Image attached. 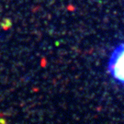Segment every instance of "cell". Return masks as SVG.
Listing matches in <instances>:
<instances>
[{"label":"cell","mask_w":124,"mask_h":124,"mask_svg":"<svg viewBox=\"0 0 124 124\" xmlns=\"http://www.w3.org/2000/svg\"><path fill=\"white\" fill-rule=\"evenodd\" d=\"M107 71L113 82L124 88V41L111 51L107 62Z\"/></svg>","instance_id":"cell-1"}]
</instances>
